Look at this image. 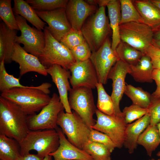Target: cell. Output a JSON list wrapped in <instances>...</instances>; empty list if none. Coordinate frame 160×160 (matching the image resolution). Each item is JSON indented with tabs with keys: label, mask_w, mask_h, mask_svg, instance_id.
Segmentation results:
<instances>
[{
	"label": "cell",
	"mask_w": 160,
	"mask_h": 160,
	"mask_svg": "<svg viewBox=\"0 0 160 160\" xmlns=\"http://www.w3.org/2000/svg\"><path fill=\"white\" fill-rule=\"evenodd\" d=\"M52 84L48 82L31 88H14L1 93V96L20 107L28 115L36 114L50 101Z\"/></svg>",
	"instance_id": "cell-1"
},
{
	"label": "cell",
	"mask_w": 160,
	"mask_h": 160,
	"mask_svg": "<svg viewBox=\"0 0 160 160\" xmlns=\"http://www.w3.org/2000/svg\"><path fill=\"white\" fill-rule=\"evenodd\" d=\"M28 116L15 103L0 97V134L20 143L30 130Z\"/></svg>",
	"instance_id": "cell-2"
},
{
	"label": "cell",
	"mask_w": 160,
	"mask_h": 160,
	"mask_svg": "<svg viewBox=\"0 0 160 160\" xmlns=\"http://www.w3.org/2000/svg\"><path fill=\"white\" fill-rule=\"evenodd\" d=\"M22 156L29 153L32 150L37 152L39 156L44 158L55 151L60 145L58 134L55 129L30 130L19 143Z\"/></svg>",
	"instance_id": "cell-3"
},
{
	"label": "cell",
	"mask_w": 160,
	"mask_h": 160,
	"mask_svg": "<svg viewBox=\"0 0 160 160\" xmlns=\"http://www.w3.org/2000/svg\"><path fill=\"white\" fill-rule=\"evenodd\" d=\"M111 30L105 7L97 11L85 21L81 31L92 52L97 51L108 36Z\"/></svg>",
	"instance_id": "cell-4"
},
{
	"label": "cell",
	"mask_w": 160,
	"mask_h": 160,
	"mask_svg": "<svg viewBox=\"0 0 160 160\" xmlns=\"http://www.w3.org/2000/svg\"><path fill=\"white\" fill-rule=\"evenodd\" d=\"M45 47L38 58L46 68L57 65L69 70L76 61L71 51L55 39L45 26Z\"/></svg>",
	"instance_id": "cell-5"
},
{
	"label": "cell",
	"mask_w": 160,
	"mask_h": 160,
	"mask_svg": "<svg viewBox=\"0 0 160 160\" xmlns=\"http://www.w3.org/2000/svg\"><path fill=\"white\" fill-rule=\"evenodd\" d=\"M57 123L68 140L82 149L84 144L89 140L91 130L80 116L74 111L68 113L63 110L58 115Z\"/></svg>",
	"instance_id": "cell-6"
},
{
	"label": "cell",
	"mask_w": 160,
	"mask_h": 160,
	"mask_svg": "<svg viewBox=\"0 0 160 160\" xmlns=\"http://www.w3.org/2000/svg\"><path fill=\"white\" fill-rule=\"evenodd\" d=\"M68 102L71 109L76 113L90 128L95 123L93 118L97 108L92 89L84 87L71 88Z\"/></svg>",
	"instance_id": "cell-7"
},
{
	"label": "cell",
	"mask_w": 160,
	"mask_h": 160,
	"mask_svg": "<svg viewBox=\"0 0 160 160\" xmlns=\"http://www.w3.org/2000/svg\"><path fill=\"white\" fill-rule=\"evenodd\" d=\"M119 33L121 41L143 54L152 45L153 31L146 24L130 22L120 24Z\"/></svg>",
	"instance_id": "cell-8"
},
{
	"label": "cell",
	"mask_w": 160,
	"mask_h": 160,
	"mask_svg": "<svg viewBox=\"0 0 160 160\" xmlns=\"http://www.w3.org/2000/svg\"><path fill=\"white\" fill-rule=\"evenodd\" d=\"M65 109L59 96L53 94L49 103L38 114L28 116L27 122L30 130L55 129L58 127L57 122L59 113Z\"/></svg>",
	"instance_id": "cell-9"
},
{
	"label": "cell",
	"mask_w": 160,
	"mask_h": 160,
	"mask_svg": "<svg viewBox=\"0 0 160 160\" xmlns=\"http://www.w3.org/2000/svg\"><path fill=\"white\" fill-rule=\"evenodd\" d=\"M21 35L17 36L16 43L23 44L24 49L28 53L39 57L45 44L44 33L34 27H31L27 20L21 16L15 15Z\"/></svg>",
	"instance_id": "cell-10"
},
{
	"label": "cell",
	"mask_w": 160,
	"mask_h": 160,
	"mask_svg": "<svg viewBox=\"0 0 160 160\" xmlns=\"http://www.w3.org/2000/svg\"><path fill=\"white\" fill-rule=\"evenodd\" d=\"M95 114L97 119L92 129L108 135L114 143L116 148H122L127 125L124 119L116 115L112 116L107 115L97 109Z\"/></svg>",
	"instance_id": "cell-11"
},
{
	"label": "cell",
	"mask_w": 160,
	"mask_h": 160,
	"mask_svg": "<svg viewBox=\"0 0 160 160\" xmlns=\"http://www.w3.org/2000/svg\"><path fill=\"white\" fill-rule=\"evenodd\" d=\"M90 59L96 70L99 83L105 84L110 70L119 59L116 51L111 48L109 37L97 51L92 52Z\"/></svg>",
	"instance_id": "cell-12"
},
{
	"label": "cell",
	"mask_w": 160,
	"mask_h": 160,
	"mask_svg": "<svg viewBox=\"0 0 160 160\" xmlns=\"http://www.w3.org/2000/svg\"><path fill=\"white\" fill-rule=\"evenodd\" d=\"M129 65L120 59L118 60L110 70L108 79L112 81V91L111 96L113 100L116 115L124 118L119 107L120 101L124 92L126 84L125 79L128 73Z\"/></svg>",
	"instance_id": "cell-13"
},
{
	"label": "cell",
	"mask_w": 160,
	"mask_h": 160,
	"mask_svg": "<svg viewBox=\"0 0 160 160\" xmlns=\"http://www.w3.org/2000/svg\"><path fill=\"white\" fill-rule=\"evenodd\" d=\"M69 82L72 88L84 87L91 89L96 88L98 82L97 74L90 59L76 62L70 68Z\"/></svg>",
	"instance_id": "cell-14"
},
{
	"label": "cell",
	"mask_w": 160,
	"mask_h": 160,
	"mask_svg": "<svg viewBox=\"0 0 160 160\" xmlns=\"http://www.w3.org/2000/svg\"><path fill=\"white\" fill-rule=\"evenodd\" d=\"M39 17L48 25L47 27L53 36L60 41L71 29L65 8H60L49 11L36 10Z\"/></svg>",
	"instance_id": "cell-15"
},
{
	"label": "cell",
	"mask_w": 160,
	"mask_h": 160,
	"mask_svg": "<svg viewBox=\"0 0 160 160\" xmlns=\"http://www.w3.org/2000/svg\"><path fill=\"white\" fill-rule=\"evenodd\" d=\"M98 8L97 6L89 4L85 0H68L65 10L71 29L81 31L87 19L94 14Z\"/></svg>",
	"instance_id": "cell-16"
},
{
	"label": "cell",
	"mask_w": 160,
	"mask_h": 160,
	"mask_svg": "<svg viewBox=\"0 0 160 160\" xmlns=\"http://www.w3.org/2000/svg\"><path fill=\"white\" fill-rule=\"evenodd\" d=\"M12 61L19 65L20 77L30 72H34L46 76L48 75L46 68L40 61L39 58L29 54L20 44L15 43L12 57Z\"/></svg>",
	"instance_id": "cell-17"
},
{
	"label": "cell",
	"mask_w": 160,
	"mask_h": 160,
	"mask_svg": "<svg viewBox=\"0 0 160 160\" xmlns=\"http://www.w3.org/2000/svg\"><path fill=\"white\" fill-rule=\"evenodd\" d=\"M46 70L57 87L60 101L64 107L65 112L72 113L68 97V92L71 88L69 80L71 76L70 71L57 65H52L46 68Z\"/></svg>",
	"instance_id": "cell-18"
},
{
	"label": "cell",
	"mask_w": 160,
	"mask_h": 160,
	"mask_svg": "<svg viewBox=\"0 0 160 160\" xmlns=\"http://www.w3.org/2000/svg\"><path fill=\"white\" fill-rule=\"evenodd\" d=\"M55 129L59 136L60 145L55 151L49 154L53 160H93L84 151L71 143L60 128L57 127Z\"/></svg>",
	"instance_id": "cell-19"
},
{
	"label": "cell",
	"mask_w": 160,
	"mask_h": 160,
	"mask_svg": "<svg viewBox=\"0 0 160 160\" xmlns=\"http://www.w3.org/2000/svg\"><path fill=\"white\" fill-rule=\"evenodd\" d=\"M150 123L149 112L134 122L127 124L125 132L123 146L129 153H133L138 145V139Z\"/></svg>",
	"instance_id": "cell-20"
},
{
	"label": "cell",
	"mask_w": 160,
	"mask_h": 160,
	"mask_svg": "<svg viewBox=\"0 0 160 160\" xmlns=\"http://www.w3.org/2000/svg\"><path fill=\"white\" fill-rule=\"evenodd\" d=\"M17 31L9 29L2 21L0 23V62L11 63Z\"/></svg>",
	"instance_id": "cell-21"
},
{
	"label": "cell",
	"mask_w": 160,
	"mask_h": 160,
	"mask_svg": "<svg viewBox=\"0 0 160 160\" xmlns=\"http://www.w3.org/2000/svg\"><path fill=\"white\" fill-rule=\"evenodd\" d=\"M135 8L145 23L153 32L160 28V9L150 0H132Z\"/></svg>",
	"instance_id": "cell-22"
},
{
	"label": "cell",
	"mask_w": 160,
	"mask_h": 160,
	"mask_svg": "<svg viewBox=\"0 0 160 160\" xmlns=\"http://www.w3.org/2000/svg\"><path fill=\"white\" fill-rule=\"evenodd\" d=\"M12 10L15 15H19L39 30H44L46 23L39 17L36 10L23 0H14Z\"/></svg>",
	"instance_id": "cell-23"
},
{
	"label": "cell",
	"mask_w": 160,
	"mask_h": 160,
	"mask_svg": "<svg viewBox=\"0 0 160 160\" xmlns=\"http://www.w3.org/2000/svg\"><path fill=\"white\" fill-rule=\"evenodd\" d=\"M106 6L108 9L110 26L112 32L111 48L115 51L121 41L119 33L121 18L120 1L110 0Z\"/></svg>",
	"instance_id": "cell-24"
},
{
	"label": "cell",
	"mask_w": 160,
	"mask_h": 160,
	"mask_svg": "<svg viewBox=\"0 0 160 160\" xmlns=\"http://www.w3.org/2000/svg\"><path fill=\"white\" fill-rule=\"evenodd\" d=\"M153 69L150 58L144 54L135 65H129L128 73L137 82L151 83Z\"/></svg>",
	"instance_id": "cell-25"
},
{
	"label": "cell",
	"mask_w": 160,
	"mask_h": 160,
	"mask_svg": "<svg viewBox=\"0 0 160 160\" xmlns=\"http://www.w3.org/2000/svg\"><path fill=\"white\" fill-rule=\"evenodd\" d=\"M137 144L143 146L150 157L160 144V136L157 125L149 124L140 136Z\"/></svg>",
	"instance_id": "cell-26"
},
{
	"label": "cell",
	"mask_w": 160,
	"mask_h": 160,
	"mask_svg": "<svg viewBox=\"0 0 160 160\" xmlns=\"http://www.w3.org/2000/svg\"><path fill=\"white\" fill-rule=\"evenodd\" d=\"M19 143L0 134V160H18L21 156Z\"/></svg>",
	"instance_id": "cell-27"
},
{
	"label": "cell",
	"mask_w": 160,
	"mask_h": 160,
	"mask_svg": "<svg viewBox=\"0 0 160 160\" xmlns=\"http://www.w3.org/2000/svg\"><path fill=\"white\" fill-rule=\"evenodd\" d=\"M124 94L130 99L133 104L145 108H148L153 99L151 95L141 87L131 84H126Z\"/></svg>",
	"instance_id": "cell-28"
},
{
	"label": "cell",
	"mask_w": 160,
	"mask_h": 160,
	"mask_svg": "<svg viewBox=\"0 0 160 160\" xmlns=\"http://www.w3.org/2000/svg\"><path fill=\"white\" fill-rule=\"evenodd\" d=\"M115 51L119 59L129 65H135L145 54L121 41L117 46Z\"/></svg>",
	"instance_id": "cell-29"
},
{
	"label": "cell",
	"mask_w": 160,
	"mask_h": 160,
	"mask_svg": "<svg viewBox=\"0 0 160 160\" xmlns=\"http://www.w3.org/2000/svg\"><path fill=\"white\" fill-rule=\"evenodd\" d=\"M103 84L98 83L96 85L97 92V109L107 115L116 116L114 104L111 97L105 91Z\"/></svg>",
	"instance_id": "cell-30"
},
{
	"label": "cell",
	"mask_w": 160,
	"mask_h": 160,
	"mask_svg": "<svg viewBox=\"0 0 160 160\" xmlns=\"http://www.w3.org/2000/svg\"><path fill=\"white\" fill-rule=\"evenodd\" d=\"M121 18L120 25L130 22L145 23L135 8L132 0H119Z\"/></svg>",
	"instance_id": "cell-31"
},
{
	"label": "cell",
	"mask_w": 160,
	"mask_h": 160,
	"mask_svg": "<svg viewBox=\"0 0 160 160\" xmlns=\"http://www.w3.org/2000/svg\"><path fill=\"white\" fill-rule=\"evenodd\" d=\"M82 149L89 154L93 160H111V152L105 146L88 140Z\"/></svg>",
	"instance_id": "cell-32"
},
{
	"label": "cell",
	"mask_w": 160,
	"mask_h": 160,
	"mask_svg": "<svg viewBox=\"0 0 160 160\" xmlns=\"http://www.w3.org/2000/svg\"><path fill=\"white\" fill-rule=\"evenodd\" d=\"M11 0H0V17L10 29L20 30L11 6Z\"/></svg>",
	"instance_id": "cell-33"
},
{
	"label": "cell",
	"mask_w": 160,
	"mask_h": 160,
	"mask_svg": "<svg viewBox=\"0 0 160 160\" xmlns=\"http://www.w3.org/2000/svg\"><path fill=\"white\" fill-rule=\"evenodd\" d=\"M36 10L49 11L66 7L68 0H26Z\"/></svg>",
	"instance_id": "cell-34"
},
{
	"label": "cell",
	"mask_w": 160,
	"mask_h": 160,
	"mask_svg": "<svg viewBox=\"0 0 160 160\" xmlns=\"http://www.w3.org/2000/svg\"><path fill=\"white\" fill-rule=\"evenodd\" d=\"M148 112V108H144L133 104L129 106L125 107L122 112L124 121L127 124L141 118Z\"/></svg>",
	"instance_id": "cell-35"
},
{
	"label": "cell",
	"mask_w": 160,
	"mask_h": 160,
	"mask_svg": "<svg viewBox=\"0 0 160 160\" xmlns=\"http://www.w3.org/2000/svg\"><path fill=\"white\" fill-rule=\"evenodd\" d=\"M85 41L81 31L71 29L64 36L60 42L71 50Z\"/></svg>",
	"instance_id": "cell-36"
},
{
	"label": "cell",
	"mask_w": 160,
	"mask_h": 160,
	"mask_svg": "<svg viewBox=\"0 0 160 160\" xmlns=\"http://www.w3.org/2000/svg\"><path fill=\"white\" fill-rule=\"evenodd\" d=\"M89 140L105 146L111 153L116 148L115 144L108 135L94 129H92L90 131Z\"/></svg>",
	"instance_id": "cell-37"
},
{
	"label": "cell",
	"mask_w": 160,
	"mask_h": 160,
	"mask_svg": "<svg viewBox=\"0 0 160 160\" xmlns=\"http://www.w3.org/2000/svg\"><path fill=\"white\" fill-rule=\"evenodd\" d=\"M76 62L83 61L90 59L92 52L85 41L71 50Z\"/></svg>",
	"instance_id": "cell-38"
},
{
	"label": "cell",
	"mask_w": 160,
	"mask_h": 160,
	"mask_svg": "<svg viewBox=\"0 0 160 160\" xmlns=\"http://www.w3.org/2000/svg\"><path fill=\"white\" fill-rule=\"evenodd\" d=\"M148 109L150 117V124L156 126L160 122V99L153 98Z\"/></svg>",
	"instance_id": "cell-39"
},
{
	"label": "cell",
	"mask_w": 160,
	"mask_h": 160,
	"mask_svg": "<svg viewBox=\"0 0 160 160\" xmlns=\"http://www.w3.org/2000/svg\"><path fill=\"white\" fill-rule=\"evenodd\" d=\"M145 54L150 58L153 69H160V49L152 45Z\"/></svg>",
	"instance_id": "cell-40"
},
{
	"label": "cell",
	"mask_w": 160,
	"mask_h": 160,
	"mask_svg": "<svg viewBox=\"0 0 160 160\" xmlns=\"http://www.w3.org/2000/svg\"><path fill=\"white\" fill-rule=\"evenodd\" d=\"M85 1L91 5L99 6V7H105L110 0H87Z\"/></svg>",
	"instance_id": "cell-41"
},
{
	"label": "cell",
	"mask_w": 160,
	"mask_h": 160,
	"mask_svg": "<svg viewBox=\"0 0 160 160\" xmlns=\"http://www.w3.org/2000/svg\"><path fill=\"white\" fill-rule=\"evenodd\" d=\"M152 78L156 85V88L160 87V69H153L152 74Z\"/></svg>",
	"instance_id": "cell-42"
},
{
	"label": "cell",
	"mask_w": 160,
	"mask_h": 160,
	"mask_svg": "<svg viewBox=\"0 0 160 160\" xmlns=\"http://www.w3.org/2000/svg\"><path fill=\"white\" fill-rule=\"evenodd\" d=\"M43 158L39 156L37 154L29 153L25 156H21L18 160H42Z\"/></svg>",
	"instance_id": "cell-43"
},
{
	"label": "cell",
	"mask_w": 160,
	"mask_h": 160,
	"mask_svg": "<svg viewBox=\"0 0 160 160\" xmlns=\"http://www.w3.org/2000/svg\"><path fill=\"white\" fill-rule=\"evenodd\" d=\"M151 95L153 98L160 99V87L156 88L155 91L151 94Z\"/></svg>",
	"instance_id": "cell-44"
},
{
	"label": "cell",
	"mask_w": 160,
	"mask_h": 160,
	"mask_svg": "<svg viewBox=\"0 0 160 160\" xmlns=\"http://www.w3.org/2000/svg\"><path fill=\"white\" fill-rule=\"evenodd\" d=\"M153 39L160 40V28L157 30L153 32Z\"/></svg>",
	"instance_id": "cell-45"
},
{
	"label": "cell",
	"mask_w": 160,
	"mask_h": 160,
	"mask_svg": "<svg viewBox=\"0 0 160 160\" xmlns=\"http://www.w3.org/2000/svg\"><path fill=\"white\" fill-rule=\"evenodd\" d=\"M152 45L160 49V40H157L153 39Z\"/></svg>",
	"instance_id": "cell-46"
},
{
	"label": "cell",
	"mask_w": 160,
	"mask_h": 160,
	"mask_svg": "<svg viewBox=\"0 0 160 160\" xmlns=\"http://www.w3.org/2000/svg\"><path fill=\"white\" fill-rule=\"evenodd\" d=\"M152 3L160 9V0H150Z\"/></svg>",
	"instance_id": "cell-47"
},
{
	"label": "cell",
	"mask_w": 160,
	"mask_h": 160,
	"mask_svg": "<svg viewBox=\"0 0 160 160\" xmlns=\"http://www.w3.org/2000/svg\"><path fill=\"white\" fill-rule=\"evenodd\" d=\"M42 160H53V159L52 157L49 155L45 157Z\"/></svg>",
	"instance_id": "cell-48"
},
{
	"label": "cell",
	"mask_w": 160,
	"mask_h": 160,
	"mask_svg": "<svg viewBox=\"0 0 160 160\" xmlns=\"http://www.w3.org/2000/svg\"><path fill=\"white\" fill-rule=\"evenodd\" d=\"M157 127L158 129L159 135L160 136V122L157 125Z\"/></svg>",
	"instance_id": "cell-49"
},
{
	"label": "cell",
	"mask_w": 160,
	"mask_h": 160,
	"mask_svg": "<svg viewBox=\"0 0 160 160\" xmlns=\"http://www.w3.org/2000/svg\"><path fill=\"white\" fill-rule=\"evenodd\" d=\"M156 155L157 156L160 157V151H159L157 153Z\"/></svg>",
	"instance_id": "cell-50"
},
{
	"label": "cell",
	"mask_w": 160,
	"mask_h": 160,
	"mask_svg": "<svg viewBox=\"0 0 160 160\" xmlns=\"http://www.w3.org/2000/svg\"><path fill=\"white\" fill-rule=\"evenodd\" d=\"M148 160H160V159H157V160H155V159H149Z\"/></svg>",
	"instance_id": "cell-51"
}]
</instances>
